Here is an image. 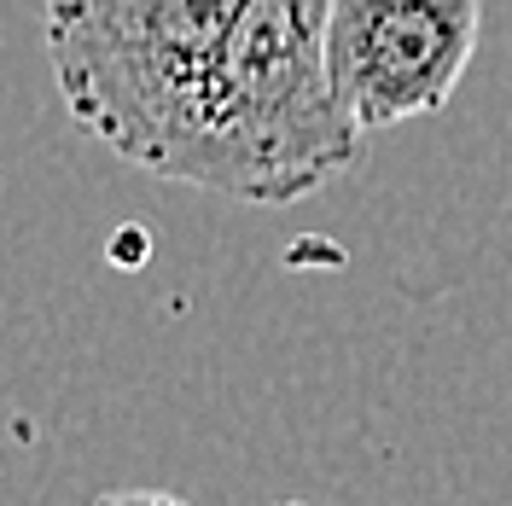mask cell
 <instances>
[{"mask_svg":"<svg viewBox=\"0 0 512 506\" xmlns=\"http://www.w3.org/2000/svg\"><path fill=\"white\" fill-rule=\"evenodd\" d=\"M332 0H41L70 123L123 163L297 204L361 158L326 64Z\"/></svg>","mask_w":512,"mask_h":506,"instance_id":"cell-1","label":"cell"},{"mask_svg":"<svg viewBox=\"0 0 512 506\" xmlns=\"http://www.w3.org/2000/svg\"><path fill=\"white\" fill-rule=\"evenodd\" d=\"M478 0H332L326 64L361 134L443 111L478 53Z\"/></svg>","mask_w":512,"mask_h":506,"instance_id":"cell-2","label":"cell"},{"mask_svg":"<svg viewBox=\"0 0 512 506\" xmlns=\"http://www.w3.org/2000/svg\"><path fill=\"white\" fill-rule=\"evenodd\" d=\"M94 506H187L181 495H163V489H111Z\"/></svg>","mask_w":512,"mask_h":506,"instance_id":"cell-3","label":"cell"}]
</instances>
